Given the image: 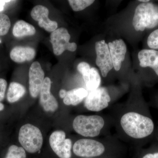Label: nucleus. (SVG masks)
<instances>
[{"label":"nucleus","mask_w":158,"mask_h":158,"mask_svg":"<svg viewBox=\"0 0 158 158\" xmlns=\"http://www.w3.org/2000/svg\"><path fill=\"white\" fill-rule=\"evenodd\" d=\"M133 25L137 31L152 29L158 26V6L151 2L141 3L136 7Z\"/></svg>","instance_id":"20e7f679"},{"label":"nucleus","mask_w":158,"mask_h":158,"mask_svg":"<svg viewBox=\"0 0 158 158\" xmlns=\"http://www.w3.org/2000/svg\"><path fill=\"white\" fill-rule=\"evenodd\" d=\"M4 109V106L2 103H0V111H2Z\"/></svg>","instance_id":"c756f323"},{"label":"nucleus","mask_w":158,"mask_h":158,"mask_svg":"<svg viewBox=\"0 0 158 158\" xmlns=\"http://www.w3.org/2000/svg\"><path fill=\"white\" fill-rule=\"evenodd\" d=\"M36 56L34 49L29 47L16 46L11 50L10 58L16 63H23L33 60Z\"/></svg>","instance_id":"dca6fc26"},{"label":"nucleus","mask_w":158,"mask_h":158,"mask_svg":"<svg viewBox=\"0 0 158 158\" xmlns=\"http://www.w3.org/2000/svg\"><path fill=\"white\" fill-rule=\"evenodd\" d=\"M49 11L45 6L37 5L31 11V17L38 22V25L46 31L52 32L58 29V23L55 21L51 20L48 18Z\"/></svg>","instance_id":"f8f14e48"},{"label":"nucleus","mask_w":158,"mask_h":158,"mask_svg":"<svg viewBox=\"0 0 158 158\" xmlns=\"http://www.w3.org/2000/svg\"><path fill=\"white\" fill-rule=\"evenodd\" d=\"M112 101L107 88L100 87L88 92V96L84 101V106L89 111L99 112L109 107Z\"/></svg>","instance_id":"423d86ee"},{"label":"nucleus","mask_w":158,"mask_h":158,"mask_svg":"<svg viewBox=\"0 0 158 158\" xmlns=\"http://www.w3.org/2000/svg\"><path fill=\"white\" fill-rule=\"evenodd\" d=\"M122 144L116 136L110 135L99 138H84L75 141L72 151L80 157L99 158L108 152L121 148Z\"/></svg>","instance_id":"f03ea898"},{"label":"nucleus","mask_w":158,"mask_h":158,"mask_svg":"<svg viewBox=\"0 0 158 158\" xmlns=\"http://www.w3.org/2000/svg\"><path fill=\"white\" fill-rule=\"evenodd\" d=\"M24 86L17 82L10 83L7 94V98L10 103H14L19 100L26 93Z\"/></svg>","instance_id":"6ab92c4d"},{"label":"nucleus","mask_w":158,"mask_h":158,"mask_svg":"<svg viewBox=\"0 0 158 158\" xmlns=\"http://www.w3.org/2000/svg\"><path fill=\"white\" fill-rule=\"evenodd\" d=\"M108 45L113 67L115 70L118 71L121 68L122 62L125 59L127 51L126 44L122 39H120L109 43Z\"/></svg>","instance_id":"4468645a"},{"label":"nucleus","mask_w":158,"mask_h":158,"mask_svg":"<svg viewBox=\"0 0 158 158\" xmlns=\"http://www.w3.org/2000/svg\"><path fill=\"white\" fill-rule=\"evenodd\" d=\"M77 69L81 74L86 89L88 92L100 87L101 77L96 68H91L87 62H83L78 65Z\"/></svg>","instance_id":"9d476101"},{"label":"nucleus","mask_w":158,"mask_h":158,"mask_svg":"<svg viewBox=\"0 0 158 158\" xmlns=\"http://www.w3.org/2000/svg\"><path fill=\"white\" fill-rule=\"evenodd\" d=\"M2 43V40H0V43Z\"/></svg>","instance_id":"2f4dec72"},{"label":"nucleus","mask_w":158,"mask_h":158,"mask_svg":"<svg viewBox=\"0 0 158 158\" xmlns=\"http://www.w3.org/2000/svg\"><path fill=\"white\" fill-rule=\"evenodd\" d=\"M113 127L111 116L100 114L80 115L74 118L72 127L74 131L86 138H96L110 135Z\"/></svg>","instance_id":"7ed1b4c3"},{"label":"nucleus","mask_w":158,"mask_h":158,"mask_svg":"<svg viewBox=\"0 0 158 158\" xmlns=\"http://www.w3.org/2000/svg\"><path fill=\"white\" fill-rule=\"evenodd\" d=\"M147 44L150 49L158 50V29L149 34L148 37Z\"/></svg>","instance_id":"b1692460"},{"label":"nucleus","mask_w":158,"mask_h":158,"mask_svg":"<svg viewBox=\"0 0 158 158\" xmlns=\"http://www.w3.org/2000/svg\"><path fill=\"white\" fill-rule=\"evenodd\" d=\"M67 91L65 89H61V90L59 91V95L60 97L61 98H64L66 96V93H67Z\"/></svg>","instance_id":"bb28decb"},{"label":"nucleus","mask_w":158,"mask_h":158,"mask_svg":"<svg viewBox=\"0 0 158 158\" xmlns=\"http://www.w3.org/2000/svg\"><path fill=\"white\" fill-rule=\"evenodd\" d=\"M153 106L155 108H156L158 110V98L153 103Z\"/></svg>","instance_id":"c85d7f7f"},{"label":"nucleus","mask_w":158,"mask_h":158,"mask_svg":"<svg viewBox=\"0 0 158 158\" xmlns=\"http://www.w3.org/2000/svg\"><path fill=\"white\" fill-rule=\"evenodd\" d=\"M111 116L116 137L122 142L142 146L154 138L155 123L148 105L141 98L115 108Z\"/></svg>","instance_id":"f257e3e1"},{"label":"nucleus","mask_w":158,"mask_h":158,"mask_svg":"<svg viewBox=\"0 0 158 158\" xmlns=\"http://www.w3.org/2000/svg\"><path fill=\"white\" fill-rule=\"evenodd\" d=\"M88 91L84 88H74L67 91L63 98V103L66 106H77L84 102L88 96Z\"/></svg>","instance_id":"f3484780"},{"label":"nucleus","mask_w":158,"mask_h":158,"mask_svg":"<svg viewBox=\"0 0 158 158\" xmlns=\"http://www.w3.org/2000/svg\"><path fill=\"white\" fill-rule=\"evenodd\" d=\"M154 138H156L157 142L158 143V127L156 128L155 134Z\"/></svg>","instance_id":"cd10ccee"},{"label":"nucleus","mask_w":158,"mask_h":158,"mask_svg":"<svg viewBox=\"0 0 158 158\" xmlns=\"http://www.w3.org/2000/svg\"><path fill=\"white\" fill-rule=\"evenodd\" d=\"M11 27V21L8 15L0 13V36L8 34Z\"/></svg>","instance_id":"4be33fe9"},{"label":"nucleus","mask_w":158,"mask_h":158,"mask_svg":"<svg viewBox=\"0 0 158 158\" xmlns=\"http://www.w3.org/2000/svg\"><path fill=\"white\" fill-rule=\"evenodd\" d=\"M70 38V35L68 30L65 28H59L52 32L50 41L52 43L55 55H62L65 50L72 52L76 50V43L69 42Z\"/></svg>","instance_id":"0eeeda50"},{"label":"nucleus","mask_w":158,"mask_h":158,"mask_svg":"<svg viewBox=\"0 0 158 158\" xmlns=\"http://www.w3.org/2000/svg\"><path fill=\"white\" fill-rule=\"evenodd\" d=\"M95 49L96 65L99 68L102 77H106L113 67L109 45L104 40H100L95 43Z\"/></svg>","instance_id":"1a4fd4ad"},{"label":"nucleus","mask_w":158,"mask_h":158,"mask_svg":"<svg viewBox=\"0 0 158 158\" xmlns=\"http://www.w3.org/2000/svg\"><path fill=\"white\" fill-rule=\"evenodd\" d=\"M138 1L142 3L148 2H150L149 0H138Z\"/></svg>","instance_id":"7c9ffc66"},{"label":"nucleus","mask_w":158,"mask_h":158,"mask_svg":"<svg viewBox=\"0 0 158 158\" xmlns=\"http://www.w3.org/2000/svg\"><path fill=\"white\" fill-rule=\"evenodd\" d=\"M36 29L32 25L20 20L15 24L12 34L15 37L20 38L25 36H33L36 34Z\"/></svg>","instance_id":"a211bd4d"},{"label":"nucleus","mask_w":158,"mask_h":158,"mask_svg":"<svg viewBox=\"0 0 158 158\" xmlns=\"http://www.w3.org/2000/svg\"><path fill=\"white\" fill-rule=\"evenodd\" d=\"M140 158H158V143L156 142L144 150Z\"/></svg>","instance_id":"5701e85b"},{"label":"nucleus","mask_w":158,"mask_h":158,"mask_svg":"<svg viewBox=\"0 0 158 158\" xmlns=\"http://www.w3.org/2000/svg\"><path fill=\"white\" fill-rule=\"evenodd\" d=\"M52 82L48 77L44 78L40 90V103L46 112H54L58 108V102L55 97L51 94Z\"/></svg>","instance_id":"ddd939ff"},{"label":"nucleus","mask_w":158,"mask_h":158,"mask_svg":"<svg viewBox=\"0 0 158 158\" xmlns=\"http://www.w3.org/2000/svg\"><path fill=\"white\" fill-rule=\"evenodd\" d=\"M19 141L24 149L29 153H34L40 150L43 138L38 127L32 124H26L20 129Z\"/></svg>","instance_id":"39448f33"},{"label":"nucleus","mask_w":158,"mask_h":158,"mask_svg":"<svg viewBox=\"0 0 158 158\" xmlns=\"http://www.w3.org/2000/svg\"><path fill=\"white\" fill-rule=\"evenodd\" d=\"M26 157L25 150L23 147L12 145L9 148L5 158H26Z\"/></svg>","instance_id":"412c9836"},{"label":"nucleus","mask_w":158,"mask_h":158,"mask_svg":"<svg viewBox=\"0 0 158 158\" xmlns=\"http://www.w3.org/2000/svg\"><path fill=\"white\" fill-rule=\"evenodd\" d=\"M49 144L54 152L60 158H71L72 150V141L66 138V134L63 131L53 132L50 136Z\"/></svg>","instance_id":"6e6552de"},{"label":"nucleus","mask_w":158,"mask_h":158,"mask_svg":"<svg viewBox=\"0 0 158 158\" xmlns=\"http://www.w3.org/2000/svg\"></svg>","instance_id":"473e14b6"},{"label":"nucleus","mask_w":158,"mask_h":158,"mask_svg":"<svg viewBox=\"0 0 158 158\" xmlns=\"http://www.w3.org/2000/svg\"><path fill=\"white\" fill-rule=\"evenodd\" d=\"M140 65L142 68L149 67L158 77V51L143 49L138 53Z\"/></svg>","instance_id":"2eb2a0df"},{"label":"nucleus","mask_w":158,"mask_h":158,"mask_svg":"<svg viewBox=\"0 0 158 158\" xmlns=\"http://www.w3.org/2000/svg\"><path fill=\"white\" fill-rule=\"evenodd\" d=\"M11 2V1H4V0H0V11L4 10V7L6 2Z\"/></svg>","instance_id":"a878e982"},{"label":"nucleus","mask_w":158,"mask_h":158,"mask_svg":"<svg viewBox=\"0 0 158 158\" xmlns=\"http://www.w3.org/2000/svg\"><path fill=\"white\" fill-rule=\"evenodd\" d=\"M69 3L74 11H82L94 2V0H69Z\"/></svg>","instance_id":"aec40b11"},{"label":"nucleus","mask_w":158,"mask_h":158,"mask_svg":"<svg viewBox=\"0 0 158 158\" xmlns=\"http://www.w3.org/2000/svg\"><path fill=\"white\" fill-rule=\"evenodd\" d=\"M7 83L6 80L0 78V101H2L5 98Z\"/></svg>","instance_id":"393cba45"},{"label":"nucleus","mask_w":158,"mask_h":158,"mask_svg":"<svg viewBox=\"0 0 158 158\" xmlns=\"http://www.w3.org/2000/svg\"><path fill=\"white\" fill-rule=\"evenodd\" d=\"M29 91L31 96L37 98L44 80V72L39 62L36 61L31 64L29 69Z\"/></svg>","instance_id":"9b49d317"}]
</instances>
